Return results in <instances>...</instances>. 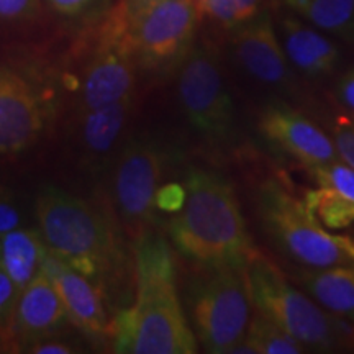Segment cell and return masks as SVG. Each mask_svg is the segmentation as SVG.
I'll return each instance as SVG.
<instances>
[{"mask_svg": "<svg viewBox=\"0 0 354 354\" xmlns=\"http://www.w3.org/2000/svg\"><path fill=\"white\" fill-rule=\"evenodd\" d=\"M48 112L46 95L32 79L10 66H0V154H19L37 143Z\"/></svg>", "mask_w": 354, "mask_h": 354, "instance_id": "30bf717a", "label": "cell"}, {"mask_svg": "<svg viewBox=\"0 0 354 354\" xmlns=\"http://www.w3.org/2000/svg\"><path fill=\"white\" fill-rule=\"evenodd\" d=\"M201 269L187 292L190 326L207 353L230 354L246 335L253 310L245 266Z\"/></svg>", "mask_w": 354, "mask_h": 354, "instance_id": "52a82bcc", "label": "cell"}, {"mask_svg": "<svg viewBox=\"0 0 354 354\" xmlns=\"http://www.w3.org/2000/svg\"><path fill=\"white\" fill-rule=\"evenodd\" d=\"M318 187H326L343 194L354 201V167L346 165L343 159L325 162V165L308 167Z\"/></svg>", "mask_w": 354, "mask_h": 354, "instance_id": "cb8c5ba5", "label": "cell"}, {"mask_svg": "<svg viewBox=\"0 0 354 354\" xmlns=\"http://www.w3.org/2000/svg\"><path fill=\"white\" fill-rule=\"evenodd\" d=\"M26 351L32 354H73L74 349L71 344L56 339H38L26 348Z\"/></svg>", "mask_w": 354, "mask_h": 354, "instance_id": "4dcf8cb0", "label": "cell"}, {"mask_svg": "<svg viewBox=\"0 0 354 354\" xmlns=\"http://www.w3.org/2000/svg\"><path fill=\"white\" fill-rule=\"evenodd\" d=\"M20 290L13 284L2 263H0V336L7 349V336L12 328L13 313H15L17 300H19ZM8 351V349H7Z\"/></svg>", "mask_w": 354, "mask_h": 354, "instance_id": "d4e9b609", "label": "cell"}, {"mask_svg": "<svg viewBox=\"0 0 354 354\" xmlns=\"http://www.w3.org/2000/svg\"><path fill=\"white\" fill-rule=\"evenodd\" d=\"M307 353L299 339L256 312L251 315L246 335L230 349V354H300Z\"/></svg>", "mask_w": 354, "mask_h": 354, "instance_id": "ffe728a7", "label": "cell"}, {"mask_svg": "<svg viewBox=\"0 0 354 354\" xmlns=\"http://www.w3.org/2000/svg\"><path fill=\"white\" fill-rule=\"evenodd\" d=\"M35 214L39 233L51 253L100 289L104 281L122 276L127 253L120 218L107 207L48 187L37 197Z\"/></svg>", "mask_w": 354, "mask_h": 354, "instance_id": "3957f363", "label": "cell"}, {"mask_svg": "<svg viewBox=\"0 0 354 354\" xmlns=\"http://www.w3.org/2000/svg\"><path fill=\"white\" fill-rule=\"evenodd\" d=\"M177 94L190 127L209 143L225 146L236 135L234 107L214 48L201 44L184 57Z\"/></svg>", "mask_w": 354, "mask_h": 354, "instance_id": "ba28073f", "label": "cell"}, {"mask_svg": "<svg viewBox=\"0 0 354 354\" xmlns=\"http://www.w3.org/2000/svg\"><path fill=\"white\" fill-rule=\"evenodd\" d=\"M254 201L266 233L287 258L308 269L354 266V238L323 227L305 202L279 180L261 183Z\"/></svg>", "mask_w": 354, "mask_h": 354, "instance_id": "8992f818", "label": "cell"}, {"mask_svg": "<svg viewBox=\"0 0 354 354\" xmlns=\"http://www.w3.org/2000/svg\"><path fill=\"white\" fill-rule=\"evenodd\" d=\"M135 95L105 107L81 112V141L87 154L104 158L112 151L133 112Z\"/></svg>", "mask_w": 354, "mask_h": 354, "instance_id": "d6986e66", "label": "cell"}, {"mask_svg": "<svg viewBox=\"0 0 354 354\" xmlns=\"http://www.w3.org/2000/svg\"><path fill=\"white\" fill-rule=\"evenodd\" d=\"M43 271L50 276L63 300L68 320L86 335L105 336L110 318L102 299L104 290L51 251L43 261Z\"/></svg>", "mask_w": 354, "mask_h": 354, "instance_id": "9a60e30c", "label": "cell"}, {"mask_svg": "<svg viewBox=\"0 0 354 354\" xmlns=\"http://www.w3.org/2000/svg\"><path fill=\"white\" fill-rule=\"evenodd\" d=\"M281 33L282 48L295 69L313 79L335 73L339 63V51L328 38L290 17L281 21Z\"/></svg>", "mask_w": 354, "mask_h": 354, "instance_id": "2e32d148", "label": "cell"}, {"mask_svg": "<svg viewBox=\"0 0 354 354\" xmlns=\"http://www.w3.org/2000/svg\"><path fill=\"white\" fill-rule=\"evenodd\" d=\"M167 162L166 148L156 140H131L120 154L113 176L115 205L123 230L131 240L151 232Z\"/></svg>", "mask_w": 354, "mask_h": 354, "instance_id": "9c48e42d", "label": "cell"}, {"mask_svg": "<svg viewBox=\"0 0 354 354\" xmlns=\"http://www.w3.org/2000/svg\"><path fill=\"white\" fill-rule=\"evenodd\" d=\"M287 6L325 32L354 41V0H286Z\"/></svg>", "mask_w": 354, "mask_h": 354, "instance_id": "44dd1931", "label": "cell"}, {"mask_svg": "<svg viewBox=\"0 0 354 354\" xmlns=\"http://www.w3.org/2000/svg\"><path fill=\"white\" fill-rule=\"evenodd\" d=\"M331 138L339 159L354 167V117H339L333 125Z\"/></svg>", "mask_w": 354, "mask_h": 354, "instance_id": "484cf974", "label": "cell"}, {"mask_svg": "<svg viewBox=\"0 0 354 354\" xmlns=\"http://www.w3.org/2000/svg\"><path fill=\"white\" fill-rule=\"evenodd\" d=\"M135 300L110 318L113 353L194 354L198 342L177 290L176 263L161 234L148 232L133 240Z\"/></svg>", "mask_w": 354, "mask_h": 354, "instance_id": "6da1fadb", "label": "cell"}, {"mask_svg": "<svg viewBox=\"0 0 354 354\" xmlns=\"http://www.w3.org/2000/svg\"><path fill=\"white\" fill-rule=\"evenodd\" d=\"M48 251L39 230L19 227L0 234V263L20 292L41 271Z\"/></svg>", "mask_w": 354, "mask_h": 354, "instance_id": "ac0fdd59", "label": "cell"}, {"mask_svg": "<svg viewBox=\"0 0 354 354\" xmlns=\"http://www.w3.org/2000/svg\"><path fill=\"white\" fill-rule=\"evenodd\" d=\"M295 279L326 312L354 323V266L304 268L299 269Z\"/></svg>", "mask_w": 354, "mask_h": 354, "instance_id": "e0dca14e", "label": "cell"}, {"mask_svg": "<svg viewBox=\"0 0 354 354\" xmlns=\"http://www.w3.org/2000/svg\"><path fill=\"white\" fill-rule=\"evenodd\" d=\"M232 46L238 63L256 81L279 88L292 87L294 76L289 59L269 13H258L246 24L238 25Z\"/></svg>", "mask_w": 354, "mask_h": 354, "instance_id": "4fadbf2b", "label": "cell"}, {"mask_svg": "<svg viewBox=\"0 0 354 354\" xmlns=\"http://www.w3.org/2000/svg\"><path fill=\"white\" fill-rule=\"evenodd\" d=\"M183 209L167 233L177 253L202 268L245 266L254 250L233 185L218 172L190 169Z\"/></svg>", "mask_w": 354, "mask_h": 354, "instance_id": "7a4b0ae2", "label": "cell"}, {"mask_svg": "<svg viewBox=\"0 0 354 354\" xmlns=\"http://www.w3.org/2000/svg\"><path fill=\"white\" fill-rule=\"evenodd\" d=\"M2 351H7V349H6V344H3L2 336H0V353H2Z\"/></svg>", "mask_w": 354, "mask_h": 354, "instance_id": "d6a6232c", "label": "cell"}, {"mask_svg": "<svg viewBox=\"0 0 354 354\" xmlns=\"http://www.w3.org/2000/svg\"><path fill=\"white\" fill-rule=\"evenodd\" d=\"M201 20L197 0H118L100 21L140 68H169L189 53Z\"/></svg>", "mask_w": 354, "mask_h": 354, "instance_id": "5b68a950", "label": "cell"}, {"mask_svg": "<svg viewBox=\"0 0 354 354\" xmlns=\"http://www.w3.org/2000/svg\"><path fill=\"white\" fill-rule=\"evenodd\" d=\"M336 94L344 107L354 113V66L339 79L338 86H336Z\"/></svg>", "mask_w": 354, "mask_h": 354, "instance_id": "1f68e13d", "label": "cell"}, {"mask_svg": "<svg viewBox=\"0 0 354 354\" xmlns=\"http://www.w3.org/2000/svg\"><path fill=\"white\" fill-rule=\"evenodd\" d=\"M53 10L64 17H79L95 3V0H46Z\"/></svg>", "mask_w": 354, "mask_h": 354, "instance_id": "f546056e", "label": "cell"}, {"mask_svg": "<svg viewBox=\"0 0 354 354\" xmlns=\"http://www.w3.org/2000/svg\"><path fill=\"white\" fill-rule=\"evenodd\" d=\"M39 8V0H0V20L15 21L33 17Z\"/></svg>", "mask_w": 354, "mask_h": 354, "instance_id": "83f0119b", "label": "cell"}, {"mask_svg": "<svg viewBox=\"0 0 354 354\" xmlns=\"http://www.w3.org/2000/svg\"><path fill=\"white\" fill-rule=\"evenodd\" d=\"M185 201V187L183 184H162L158 190L156 205L158 210L174 215L183 209Z\"/></svg>", "mask_w": 354, "mask_h": 354, "instance_id": "4316f807", "label": "cell"}, {"mask_svg": "<svg viewBox=\"0 0 354 354\" xmlns=\"http://www.w3.org/2000/svg\"><path fill=\"white\" fill-rule=\"evenodd\" d=\"M305 205L325 228L336 232L354 223V201L336 190L318 187L305 194Z\"/></svg>", "mask_w": 354, "mask_h": 354, "instance_id": "7402d4cb", "label": "cell"}, {"mask_svg": "<svg viewBox=\"0 0 354 354\" xmlns=\"http://www.w3.org/2000/svg\"><path fill=\"white\" fill-rule=\"evenodd\" d=\"M245 276L256 312L299 339L307 351L354 348V323L326 312L256 248L246 259Z\"/></svg>", "mask_w": 354, "mask_h": 354, "instance_id": "277c9868", "label": "cell"}, {"mask_svg": "<svg viewBox=\"0 0 354 354\" xmlns=\"http://www.w3.org/2000/svg\"><path fill=\"white\" fill-rule=\"evenodd\" d=\"M64 320H68V317L63 300L41 268L33 281L20 292L12 328L7 336V349L19 351L17 348H28L38 339L50 336Z\"/></svg>", "mask_w": 354, "mask_h": 354, "instance_id": "5bb4252c", "label": "cell"}, {"mask_svg": "<svg viewBox=\"0 0 354 354\" xmlns=\"http://www.w3.org/2000/svg\"><path fill=\"white\" fill-rule=\"evenodd\" d=\"M20 212L17 209L10 190L0 185V234L20 227Z\"/></svg>", "mask_w": 354, "mask_h": 354, "instance_id": "f1b7e54d", "label": "cell"}, {"mask_svg": "<svg viewBox=\"0 0 354 354\" xmlns=\"http://www.w3.org/2000/svg\"><path fill=\"white\" fill-rule=\"evenodd\" d=\"M261 136L305 167L338 159L333 138L286 102H269L258 113Z\"/></svg>", "mask_w": 354, "mask_h": 354, "instance_id": "8fae6325", "label": "cell"}, {"mask_svg": "<svg viewBox=\"0 0 354 354\" xmlns=\"http://www.w3.org/2000/svg\"><path fill=\"white\" fill-rule=\"evenodd\" d=\"M261 0H197L201 17H209L223 26L246 24L259 13Z\"/></svg>", "mask_w": 354, "mask_h": 354, "instance_id": "603a6c76", "label": "cell"}, {"mask_svg": "<svg viewBox=\"0 0 354 354\" xmlns=\"http://www.w3.org/2000/svg\"><path fill=\"white\" fill-rule=\"evenodd\" d=\"M136 61L117 39L97 26L91 59L81 82V112L135 95Z\"/></svg>", "mask_w": 354, "mask_h": 354, "instance_id": "7c38bea8", "label": "cell"}]
</instances>
